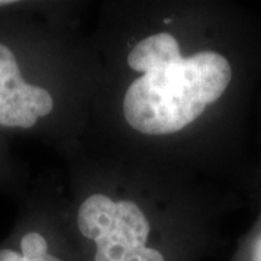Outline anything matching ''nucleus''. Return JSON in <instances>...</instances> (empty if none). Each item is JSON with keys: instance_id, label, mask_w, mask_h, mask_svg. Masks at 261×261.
Segmentation results:
<instances>
[{"instance_id": "obj_4", "label": "nucleus", "mask_w": 261, "mask_h": 261, "mask_svg": "<svg viewBox=\"0 0 261 261\" xmlns=\"http://www.w3.org/2000/svg\"><path fill=\"white\" fill-rule=\"evenodd\" d=\"M178 57H181V53L177 39L170 34L161 32L140 41L130 49L126 63L134 71L145 74L155 65Z\"/></svg>"}, {"instance_id": "obj_1", "label": "nucleus", "mask_w": 261, "mask_h": 261, "mask_svg": "<svg viewBox=\"0 0 261 261\" xmlns=\"http://www.w3.org/2000/svg\"><path fill=\"white\" fill-rule=\"evenodd\" d=\"M231 61L218 51H200L155 65L130 84L123 116L145 135H167L195 122L232 83Z\"/></svg>"}, {"instance_id": "obj_8", "label": "nucleus", "mask_w": 261, "mask_h": 261, "mask_svg": "<svg viewBox=\"0 0 261 261\" xmlns=\"http://www.w3.org/2000/svg\"><path fill=\"white\" fill-rule=\"evenodd\" d=\"M13 2L12 0H0V6H8V5H12Z\"/></svg>"}, {"instance_id": "obj_2", "label": "nucleus", "mask_w": 261, "mask_h": 261, "mask_svg": "<svg viewBox=\"0 0 261 261\" xmlns=\"http://www.w3.org/2000/svg\"><path fill=\"white\" fill-rule=\"evenodd\" d=\"M77 225L96 245L92 261H167L160 250L147 245L148 219L130 200L92 195L79 209Z\"/></svg>"}, {"instance_id": "obj_6", "label": "nucleus", "mask_w": 261, "mask_h": 261, "mask_svg": "<svg viewBox=\"0 0 261 261\" xmlns=\"http://www.w3.org/2000/svg\"><path fill=\"white\" fill-rule=\"evenodd\" d=\"M240 261H261V226L257 228L254 237L244 250Z\"/></svg>"}, {"instance_id": "obj_3", "label": "nucleus", "mask_w": 261, "mask_h": 261, "mask_svg": "<svg viewBox=\"0 0 261 261\" xmlns=\"http://www.w3.org/2000/svg\"><path fill=\"white\" fill-rule=\"evenodd\" d=\"M54 108L51 93L29 84L20 74L16 57L0 42V125L8 128H32L38 118Z\"/></svg>"}, {"instance_id": "obj_7", "label": "nucleus", "mask_w": 261, "mask_h": 261, "mask_svg": "<svg viewBox=\"0 0 261 261\" xmlns=\"http://www.w3.org/2000/svg\"><path fill=\"white\" fill-rule=\"evenodd\" d=\"M0 261H63L61 258H58L54 254H49L39 258H27L23 257L19 251L15 250H0Z\"/></svg>"}, {"instance_id": "obj_5", "label": "nucleus", "mask_w": 261, "mask_h": 261, "mask_svg": "<svg viewBox=\"0 0 261 261\" xmlns=\"http://www.w3.org/2000/svg\"><path fill=\"white\" fill-rule=\"evenodd\" d=\"M20 254L27 258H39L48 254L47 240L38 232L25 233L20 240Z\"/></svg>"}]
</instances>
